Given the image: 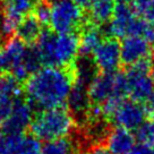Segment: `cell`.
Here are the masks:
<instances>
[{
    "label": "cell",
    "instance_id": "277c9868",
    "mask_svg": "<svg viewBox=\"0 0 154 154\" xmlns=\"http://www.w3.org/2000/svg\"><path fill=\"white\" fill-rule=\"evenodd\" d=\"M29 128L40 140L49 142L63 138L68 137L75 128V117L63 106L40 110L34 115Z\"/></svg>",
    "mask_w": 154,
    "mask_h": 154
},
{
    "label": "cell",
    "instance_id": "7c38bea8",
    "mask_svg": "<svg viewBox=\"0 0 154 154\" xmlns=\"http://www.w3.org/2000/svg\"><path fill=\"white\" fill-rule=\"evenodd\" d=\"M33 118V106L27 102V100L19 97L15 101L7 119L1 125L2 130L7 135L22 134L31 126Z\"/></svg>",
    "mask_w": 154,
    "mask_h": 154
},
{
    "label": "cell",
    "instance_id": "44dd1931",
    "mask_svg": "<svg viewBox=\"0 0 154 154\" xmlns=\"http://www.w3.org/2000/svg\"><path fill=\"white\" fill-rule=\"evenodd\" d=\"M42 154H76V145L68 137L45 142Z\"/></svg>",
    "mask_w": 154,
    "mask_h": 154
},
{
    "label": "cell",
    "instance_id": "d4e9b609",
    "mask_svg": "<svg viewBox=\"0 0 154 154\" xmlns=\"http://www.w3.org/2000/svg\"><path fill=\"white\" fill-rule=\"evenodd\" d=\"M140 36H143L152 47H154V19L145 18V23Z\"/></svg>",
    "mask_w": 154,
    "mask_h": 154
},
{
    "label": "cell",
    "instance_id": "7a4b0ae2",
    "mask_svg": "<svg viewBox=\"0 0 154 154\" xmlns=\"http://www.w3.org/2000/svg\"><path fill=\"white\" fill-rule=\"evenodd\" d=\"M34 48L44 66L66 68L76 61L79 53V36L76 33L43 31Z\"/></svg>",
    "mask_w": 154,
    "mask_h": 154
},
{
    "label": "cell",
    "instance_id": "f1b7e54d",
    "mask_svg": "<svg viewBox=\"0 0 154 154\" xmlns=\"http://www.w3.org/2000/svg\"><path fill=\"white\" fill-rule=\"evenodd\" d=\"M146 19H154V0H149V8Z\"/></svg>",
    "mask_w": 154,
    "mask_h": 154
},
{
    "label": "cell",
    "instance_id": "d6986e66",
    "mask_svg": "<svg viewBox=\"0 0 154 154\" xmlns=\"http://www.w3.org/2000/svg\"><path fill=\"white\" fill-rule=\"evenodd\" d=\"M103 33L97 25H88L79 36V53L84 57H90L103 41Z\"/></svg>",
    "mask_w": 154,
    "mask_h": 154
},
{
    "label": "cell",
    "instance_id": "4316f807",
    "mask_svg": "<svg viewBox=\"0 0 154 154\" xmlns=\"http://www.w3.org/2000/svg\"><path fill=\"white\" fill-rule=\"evenodd\" d=\"M146 111L147 115H149L152 117V119H154V91L153 93L149 95V97L146 100Z\"/></svg>",
    "mask_w": 154,
    "mask_h": 154
},
{
    "label": "cell",
    "instance_id": "8fae6325",
    "mask_svg": "<svg viewBox=\"0 0 154 154\" xmlns=\"http://www.w3.org/2000/svg\"><path fill=\"white\" fill-rule=\"evenodd\" d=\"M92 60L100 72H117L121 63L120 43L115 38H103L92 54Z\"/></svg>",
    "mask_w": 154,
    "mask_h": 154
},
{
    "label": "cell",
    "instance_id": "9c48e42d",
    "mask_svg": "<svg viewBox=\"0 0 154 154\" xmlns=\"http://www.w3.org/2000/svg\"><path fill=\"white\" fill-rule=\"evenodd\" d=\"M145 18L140 17L124 2L117 1L111 20L108 23V33L111 38H125L129 35H140Z\"/></svg>",
    "mask_w": 154,
    "mask_h": 154
},
{
    "label": "cell",
    "instance_id": "52a82bcc",
    "mask_svg": "<svg viewBox=\"0 0 154 154\" xmlns=\"http://www.w3.org/2000/svg\"><path fill=\"white\" fill-rule=\"evenodd\" d=\"M84 20L83 6L75 0H52L50 5V27L56 33H75Z\"/></svg>",
    "mask_w": 154,
    "mask_h": 154
},
{
    "label": "cell",
    "instance_id": "30bf717a",
    "mask_svg": "<svg viewBox=\"0 0 154 154\" xmlns=\"http://www.w3.org/2000/svg\"><path fill=\"white\" fill-rule=\"evenodd\" d=\"M36 5V0H2L0 35L8 38L14 34L20 22L31 15Z\"/></svg>",
    "mask_w": 154,
    "mask_h": 154
},
{
    "label": "cell",
    "instance_id": "ac0fdd59",
    "mask_svg": "<svg viewBox=\"0 0 154 154\" xmlns=\"http://www.w3.org/2000/svg\"><path fill=\"white\" fill-rule=\"evenodd\" d=\"M117 0H93L88 6L90 18L95 25H106L111 20Z\"/></svg>",
    "mask_w": 154,
    "mask_h": 154
},
{
    "label": "cell",
    "instance_id": "ffe728a7",
    "mask_svg": "<svg viewBox=\"0 0 154 154\" xmlns=\"http://www.w3.org/2000/svg\"><path fill=\"white\" fill-rule=\"evenodd\" d=\"M43 32L42 29V24L33 14L26 16L20 24L17 27V38L24 41L25 43H31L35 42Z\"/></svg>",
    "mask_w": 154,
    "mask_h": 154
},
{
    "label": "cell",
    "instance_id": "6da1fadb",
    "mask_svg": "<svg viewBox=\"0 0 154 154\" xmlns=\"http://www.w3.org/2000/svg\"><path fill=\"white\" fill-rule=\"evenodd\" d=\"M72 86V70L44 66L26 79L24 91L27 102L40 111L63 106L67 103Z\"/></svg>",
    "mask_w": 154,
    "mask_h": 154
},
{
    "label": "cell",
    "instance_id": "4dcf8cb0",
    "mask_svg": "<svg viewBox=\"0 0 154 154\" xmlns=\"http://www.w3.org/2000/svg\"><path fill=\"white\" fill-rule=\"evenodd\" d=\"M75 1H77L81 6H87L88 7V6L91 5V2L93 0H75Z\"/></svg>",
    "mask_w": 154,
    "mask_h": 154
},
{
    "label": "cell",
    "instance_id": "2e32d148",
    "mask_svg": "<svg viewBox=\"0 0 154 154\" xmlns=\"http://www.w3.org/2000/svg\"><path fill=\"white\" fill-rule=\"evenodd\" d=\"M106 149L112 154H128L134 149L135 136L130 130L115 127L104 137Z\"/></svg>",
    "mask_w": 154,
    "mask_h": 154
},
{
    "label": "cell",
    "instance_id": "ba28073f",
    "mask_svg": "<svg viewBox=\"0 0 154 154\" xmlns=\"http://www.w3.org/2000/svg\"><path fill=\"white\" fill-rule=\"evenodd\" d=\"M126 92L129 99L145 102L154 91V79L151 75L149 60H143L129 66L125 74Z\"/></svg>",
    "mask_w": 154,
    "mask_h": 154
},
{
    "label": "cell",
    "instance_id": "f546056e",
    "mask_svg": "<svg viewBox=\"0 0 154 154\" xmlns=\"http://www.w3.org/2000/svg\"><path fill=\"white\" fill-rule=\"evenodd\" d=\"M5 140H6V134L4 133V130H0V154H1L2 147H4V144H5Z\"/></svg>",
    "mask_w": 154,
    "mask_h": 154
},
{
    "label": "cell",
    "instance_id": "5bb4252c",
    "mask_svg": "<svg viewBox=\"0 0 154 154\" xmlns=\"http://www.w3.org/2000/svg\"><path fill=\"white\" fill-rule=\"evenodd\" d=\"M1 154H42V144L33 134H6Z\"/></svg>",
    "mask_w": 154,
    "mask_h": 154
},
{
    "label": "cell",
    "instance_id": "603a6c76",
    "mask_svg": "<svg viewBox=\"0 0 154 154\" xmlns=\"http://www.w3.org/2000/svg\"><path fill=\"white\" fill-rule=\"evenodd\" d=\"M117 1H120V2L128 5L138 16L146 18L147 8H149V0H117Z\"/></svg>",
    "mask_w": 154,
    "mask_h": 154
},
{
    "label": "cell",
    "instance_id": "3957f363",
    "mask_svg": "<svg viewBox=\"0 0 154 154\" xmlns=\"http://www.w3.org/2000/svg\"><path fill=\"white\" fill-rule=\"evenodd\" d=\"M42 63L33 47H27L18 38H11L0 45V72L15 77L18 82L26 81L40 69Z\"/></svg>",
    "mask_w": 154,
    "mask_h": 154
},
{
    "label": "cell",
    "instance_id": "1f68e13d",
    "mask_svg": "<svg viewBox=\"0 0 154 154\" xmlns=\"http://www.w3.org/2000/svg\"><path fill=\"white\" fill-rule=\"evenodd\" d=\"M151 75H152V77H153L154 79V58L153 60H152V63H151Z\"/></svg>",
    "mask_w": 154,
    "mask_h": 154
},
{
    "label": "cell",
    "instance_id": "5b68a950",
    "mask_svg": "<svg viewBox=\"0 0 154 154\" xmlns=\"http://www.w3.org/2000/svg\"><path fill=\"white\" fill-rule=\"evenodd\" d=\"M100 106L104 118L110 119L119 128L137 130L146 121V108L133 99H113Z\"/></svg>",
    "mask_w": 154,
    "mask_h": 154
},
{
    "label": "cell",
    "instance_id": "8992f818",
    "mask_svg": "<svg viewBox=\"0 0 154 154\" xmlns=\"http://www.w3.org/2000/svg\"><path fill=\"white\" fill-rule=\"evenodd\" d=\"M87 92L91 103L96 106H102L113 99H122L127 95L125 74L118 72H97L88 84Z\"/></svg>",
    "mask_w": 154,
    "mask_h": 154
},
{
    "label": "cell",
    "instance_id": "83f0119b",
    "mask_svg": "<svg viewBox=\"0 0 154 154\" xmlns=\"http://www.w3.org/2000/svg\"><path fill=\"white\" fill-rule=\"evenodd\" d=\"M87 154H112V153H110V152L106 149V146L95 145V146H93V147L90 149V152Z\"/></svg>",
    "mask_w": 154,
    "mask_h": 154
},
{
    "label": "cell",
    "instance_id": "484cf974",
    "mask_svg": "<svg viewBox=\"0 0 154 154\" xmlns=\"http://www.w3.org/2000/svg\"><path fill=\"white\" fill-rule=\"evenodd\" d=\"M128 154H154V149L149 145L145 144H138L135 145L134 149L130 151Z\"/></svg>",
    "mask_w": 154,
    "mask_h": 154
},
{
    "label": "cell",
    "instance_id": "9a60e30c",
    "mask_svg": "<svg viewBox=\"0 0 154 154\" xmlns=\"http://www.w3.org/2000/svg\"><path fill=\"white\" fill-rule=\"evenodd\" d=\"M20 97L19 82L11 75L0 76V125L9 115L15 101Z\"/></svg>",
    "mask_w": 154,
    "mask_h": 154
},
{
    "label": "cell",
    "instance_id": "7402d4cb",
    "mask_svg": "<svg viewBox=\"0 0 154 154\" xmlns=\"http://www.w3.org/2000/svg\"><path fill=\"white\" fill-rule=\"evenodd\" d=\"M137 138L142 144L149 145L154 149V119L145 121L137 129Z\"/></svg>",
    "mask_w": 154,
    "mask_h": 154
},
{
    "label": "cell",
    "instance_id": "cb8c5ba5",
    "mask_svg": "<svg viewBox=\"0 0 154 154\" xmlns=\"http://www.w3.org/2000/svg\"><path fill=\"white\" fill-rule=\"evenodd\" d=\"M33 15L40 20V23L42 25L48 24L49 18H50V6L45 2L38 4L33 10Z\"/></svg>",
    "mask_w": 154,
    "mask_h": 154
},
{
    "label": "cell",
    "instance_id": "4fadbf2b",
    "mask_svg": "<svg viewBox=\"0 0 154 154\" xmlns=\"http://www.w3.org/2000/svg\"><path fill=\"white\" fill-rule=\"evenodd\" d=\"M152 52V45L140 35H129L120 43L121 63L126 66L147 60Z\"/></svg>",
    "mask_w": 154,
    "mask_h": 154
},
{
    "label": "cell",
    "instance_id": "e0dca14e",
    "mask_svg": "<svg viewBox=\"0 0 154 154\" xmlns=\"http://www.w3.org/2000/svg\"><path fill=\"white\" fill-rule=\"evenodd\" d=\"M67 104L69 111L77 117H85L91 106V100L87 92V85L74 82L72 92L68 96Z\"/></svg>",
    "mask_w": 154,
    "mask_h": 154
}]
</instances>
